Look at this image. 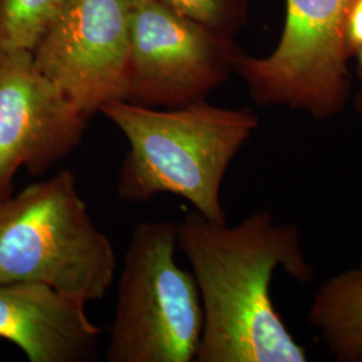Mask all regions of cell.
<instances>
[{
	"label": "cell",
	"mask_w": 362,
	"mask_h": 362,
	"mask_svg": "<svg viewBox=\"0 0 362 362\" xmlns=\"http://www.w3.org/2000/svg\"><path fill=\"white\" fill-rule=\"evenodd\" d=\"M88 121L33 52H0V202L13 194L19 169L39 176L71 155Z\"/></svg>",
	"instance_id": "8"
},
{
	"label": "cell",
	"mask_w": 362,
	"mask_h": 362,
	"mask_svg": "<svg viewBox=\"0 0 362 362\" xmlns=\"http://www.w3.org/2000/svg\"><path fill=\"white\" fill-rule=\"evenodd\" d=\"M129 0H70L39 40V70L90 118L112 101H127Z\"/></svg>",
	"instance_id": "7"
},
{
	"label": "cell",
	"mask_w": 362,
	"mask_h": 362,
	"mask_svg": "<svg viewBox=\"0 0 362 362\" xmlns=\"http://www.w3.org/2000/svg\"><path fill=\"white\" fill-rule=\"evenodd\" d=\"M240 52L231 35L160 0L132 7L127 101L167 109L206 101L231 76Z\"/></svg>",
	"instance_id": "6"
},
{
	"label": "cell",
	"mask_w": 362,
	"mask_h": 362,
	"mask_svg": "<svg viewBox=\"0 0 362 362\" xmlns=\"http://www.w3.org/2000/svg\"><path fill=\"white\" fill-rule=\"evenodd\" d=\"M70 0H0V52H34Z\"/></svg>",
	"instance_id": "11"
},
{
	"label": "cell",
	"mask_w": 362,
	"mask_h": 362,
	"mask_svg": "<svg viewBox=\"0 0 362 362\" xmlns=\"http://www.w3.org/2000/svg\"><path fill=\"white\" fill-rule=\"evenodd\" d=\"M177 247L188 258L204 311L194 361L306 362L270 294L278 267L299 284L314 278L296 226L274 223L270 211L235 227L188 212L177 223Z\"/></svg>",
	"instance_id": "1"
},
{
	"label": "cell",
	"mask_w": 362,
	"mask_h": 362,
	"mask_svg": "<svg viewBox=\"0 0 362 362\" xmlns=\"http://www.w3.org/2000/svg\"><path fill=\"white\" fill-rule=\"evenodd\" d=\"M346 40L351 58L356 49L362 46V0H356L346 25Z\"/></svg>",
	"instance_id": "13"
},
{
	"label": "cell",
	"mask_w": 362,
	"mask_h": 362,
	"mask_svg": "<svg viewBox=\"0 0 362 362\" xmlns=\"http://www.w3.org/2000/svg\"><path fill=\"white\" fill-rule=\"evenodd\" d=\"M129 1L133 7H139V6L146 4V3H149V1H152V0H129Z\"/></svg>",
	"instance_id": "15"
},
{
	"label": "cell",
	"mask_w": 362,
	"mask_h": 362,
	"mask_svg": "<svg viewBox=\"0 0 362 362\" xmlns=\"http://www.w3.org/2000/svg\"><path fill=\"white\" fill-rule=\"evenodd\" d=\"M100 334L83 302L49 286L0 285V338L15 344L28 361H93Z\"/></svg>",
	"instance_id": "9"
},
{
	"label": "cell",
	"mask_w": 362,
	"mask_h": 362,
	"mask_svg": "<svg viewBox=\"0 0 362 362\" xmlns=\"http://www.w3.org/2000/svg\"><path fill=\"white\" fill-rule=\"evenodd\" d=\"M308 320L338 362H362V260L325 281Z\"/></svg>",
	"instance_id": "10"
},
{
	"label": "cell",
	"mask_w": 362,
	"mask_h": 362,
	"mask_svg": "<svg viewBox=\"0 0 362 362\" xmlns=\"http://www.w3.org/2000/svg\"><path fill=\"white\" fill-rule=\"evenodd\" d=\"M180 13L219 33L233 37L247 22L246 0H160Z\"/></svg>",
	"instance_id": "12"
},
{
	"label": "cell",
	"mask_w": 362,
	"mask_h": 362,
	"mask_svg": "<svg viewBox=\"0 0 362 362\" xmlns=\"http://www.w3.org/2000/svg\"><path fill=\"white\" fill-rule=\"evenodd\" d=\"M115 248L64 169L0 202V285L37 284L85 305L106 296Z\"/></svg>",
	"instance_id": "3"
},
{
	"label": "cell",
	"mask_w": 362,
	"mask_h": 362,
	"mask_svg": "<svg viewBox=\"0 0 362 362\" xmlns=\"http://www.w3.org/2000/svg\"><path fill=\"white\" fill-rule=\"evenodd\" d=\"M177 223L137 226L118 284L107 362H191L200 345L204 311L194 274L175 260Z\"/></svg>",
	"instance_id": "4"
},
{
	"label": "cell",
	"mask_w": 362,
	"mask_h": 362,
	"mask_svg": "<svg viewBox=\"0 0 362 362\" xmlns=\"http://www.w3.org/2000/svg\"><path fill=\"white\" fill-rule=\"evenodd\" d=\"M100 113L129 141L118 173L121 200L148 203L158 194H175L208 220L227 223L220 191L233 158L258 129L259 117L251 109L202 101L157 110L112 101Z\"/></svg>",
	"instance_id": "2"
},
{
	"label": "cell",
	"mask_w": 362,
	"mask_h": 362,
	"mask_svg": "<svg viewBox=\"0 0 362 362\" xmlns=\"http://www.w3.org/2000/svg\"><path fill=\"white\" fill-rule=\"evenodd\" d=\"M356 0H286L285 27L275 50L240 52L233 71L260 106H285L317 121L341 115L351 93L346 25Z\"/></svg>",
	"instance_id": "5"
},
{
	"label": "cell",
	"mask_w": 362,
	"mask_h": 362,
	"mask_svg": "<svg viewBox=\"0 0 362 362\" xmlns=\"http://www.w3.org/2000/svg\"><path fill=\"white\" fill-rule=\"evenodd\" d=\"M353 58L356 59V76L358 79V90L354 97V107L362 127V46L354 50Z\"/></svg>",
	"instance_id": "14"
}]
</instances>
